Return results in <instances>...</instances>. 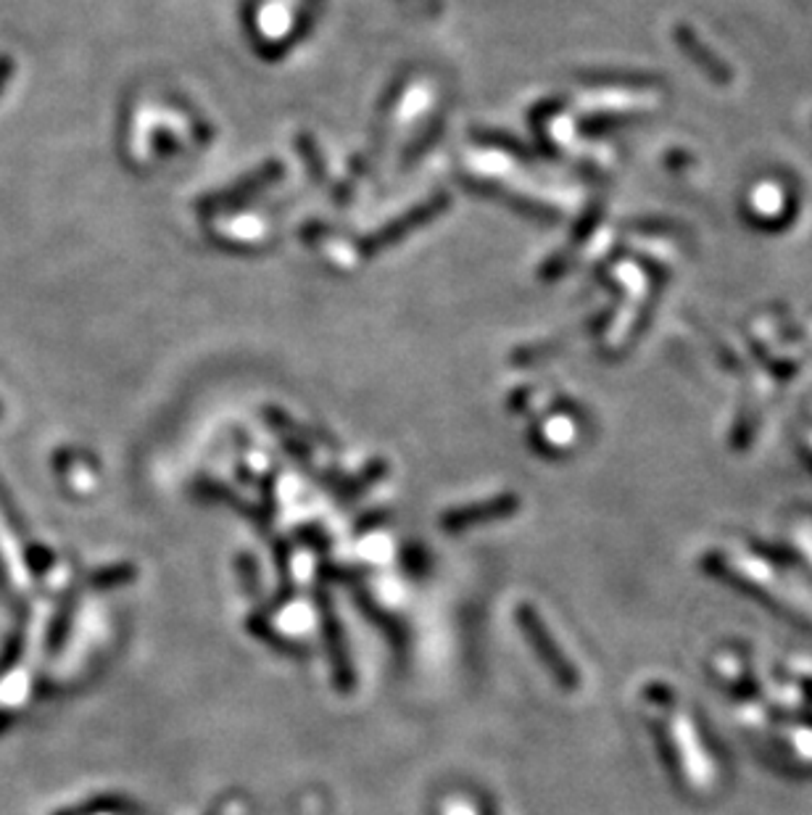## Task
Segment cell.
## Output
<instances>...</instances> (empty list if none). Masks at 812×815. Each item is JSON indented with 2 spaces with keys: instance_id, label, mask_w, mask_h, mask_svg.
<instances>
[{
  "instance_id": "obj_12",
  "label": "cell",
  "mask_w": 812,
  "mask_h": 815,
  "mask_svg": "<svg viewBox=\"0 0 812 815\" xmlns=\"http://www.w3.org/2000/svg\"><path fill=\"white\" fill-rule=\"evenodd\" d=\"M30 565L35 573H45L51 567V554L45 552V546H32L30 550Z\"/></svg>"
},
{
  "instance_id": "obj_4",
  "label": "cell",
  "mask_w": 812,
  "mask_h": 815,
  "mask_svg": "<svg viewBox=\"0 0 812 815\" xmlns=\"http://www.w3.org/2000/svg\"><path fill=\"white\" fill-rule=\"evenodd\" d=\"M356 605L362 607L364 615L372 620V623H377L381 628H385V633H388L391 641H394V646H402L404 644V631L398 628V623L391 615H385L381 607H377L372 599L367 597V594H356Z\"/></svg>"
},
{
  "instance_id": "obj_7",
  "label": "cell",
  "mask_w": 812,
  "mask_h": 815,
  "mask_svg": "<svg viewBox=\"0 0 812 815\" xmlns=\"http://www.w3.org/2000/svg\"><path fill=\"white\" fill-rule=\"evenodd\" d=\"M132 803H128V800L122 797H98L96 803L79 807V811H72V813H64V815H96V813H124L130 811Z\"/></svg>"
},
{
  "instance_id": "obj_1",
  "label": "cell",
  "mask_w": 812,
  "mask_h": 815,
  "mask_svg": "<svg viewBox=\"0 0 812 815\" xmlns=\"http://www.w3.org/2000/svg\"><path fill=\"white\" fill-rule=\"evenodd\" d=\"M317 605H319V618H322V637H325V646H328L332 681H336L338 692L349 694L356 686V673H354V663H351L349 644H345L343 623L336 618V612H332V602L325 589L317 591Z\"/></svg>"
},
{
  "instance_id": "obj_10",
  "label": "cell",
  "mask_w": 812,
  "mask_h": 815,
  "mask_svg": "<svg viewBox=\"0 0 812 815\" xmlns=\"http://www.w3.org/2000/svg\"><path fill=\"white\" fill-rule=\"evenodd\" d=\"M402 563L409 567L412 573H423L428 567V557H425L423 546H406L402 552Z\"/></svg>"
},
{
  "instance_id": "obj_6",
  "label": "cell",
  "mask_w": 812,
  "mask_h": 815,
  "mask_svg": "<svg viewBox=\"0 0 812 815\" xmlns=\"http://www.w3.org/2000/svg\"><path fill=\"white\" fill-rule=\"evenodd\" d=\"M249 628H251V633H254V637L264 639V641H270V644H272V646H277L279 652L298 654V652H296V644H293V641H288L285 637H279V633L272 631V626H270L267 620H264V618H259V615H254V618L249 620Z\"/></svg>"
},
{
  "instance_id": "obj_8",
  "label": "cell",
  "mask_w": 812,
  "mask_h": 815,
  "mask_svg": "<svg viewBox=\"0 0 812 815\" xmlns=\"http://www.w3.org/2000/svg\"><path fill=\"white\" fill-rule=\"evenodd\" d=\"M238 573H241L243 589L249 591L251 597H259V586H262V580H259V567L249 554H238Z\"/></svg>"
},
{
  "instance_id": "obj_13",
  "label": "cell",
  "mask_w": 812,
  "mask_h": 815,
  "mask_svg": "<svg viewBox=\"0 0 812 815\" xmlns=\"http://www.w3.org/2000/svg\"><path fill=\"white\" fill-rule=\"evenodd\" d=\"M209 815H224V813H222V807H219V811H215V813H209Z\"/></svg>"
},
{
  "instance_id": "obj_2",
  "label": "cell",
  "mask_w": 812,
  "mask_h": 815,
  "mask_svg": "<svg viewBox=\"0 0 812 815\" xmlns=\"http://www.w3.org/2000/svg\"><path fill=\"white\" fill-rule=\"evenodd\" d=\"M517 623H520L525 639L534 644V650L538 652V658H541V663L555 673V678L559 681V684L568 686V689L578 686L575 665L568 663V658H564L562 650H559L557 641L551 639V633L546 631V626L541 623V618H538V612L534 610V607L520 605V610H517Z\"/></svg>"
},
{
  "instance_id": "obj_11",
  "label": "cell",
  "mask_w": 812,
  "mask_h": 815,
  "mask_svg": "<svg viewBox=\"0 0 812 815\" xmlns=\"http://www.w3.org/2000/svg\"><path fill=\"white\" fill-rule=\"evenodd\" d=\"M298 539L304 541V544H309V550H319V552H328L330 550V539L325 536L319 528H304V531L296 533Z\"/></svg>"
},
{
  "instance_id": "obj_5",
  "label": "cell",
  "mask_w": 812,
  "mask_h": 815,
  "mask_svg": "<svg viewBox=\"0 0 812 815\" xmlns=\"http://www.w3.org/2000/svg\"><path fill=\"white\" fill-rule=\"evenodd\" d=\"M135 578H138L135 565H111V567H103V570L92 573L90 584L103 591V589H117V586L130 584V580H135Z\"/></svg>"
},
{
  "instance_id": "obj_3",
  "label": "cell",
  "mask_w": 812,
  "mask_h": 815,
  "mask_svg": "<svg viewBox=\"0 0 812 815\" xmlns=\"http://www.w3.org/2000/svg\"><path fill=\"white\" fill-rule=\"evenodd\" d=\"M512 510H515V502H512V499H496V502L468 507V510H451L441 518V528L449 533H459L478 523H485V520L504 518V514H509Z\"/></svg>"
},
{
  "instance_id": "obj_9",
  "label": "cell",
  "mask_w": 812,
  "mask_h": 815,
  "mask_svg": "<svg viewBox=\"0 0 812 815\" xmlns=\"http://www.w3.org/2000/svg\"><path fill=\"white\" fill-rule=\"evenodd\" d=\"M72 599L62 607V612H58L56 623H53V633H51V650L56 652L58 646H62V641L66 637V628H69V620H72Z\"/></svg>"
}]
</instances>
